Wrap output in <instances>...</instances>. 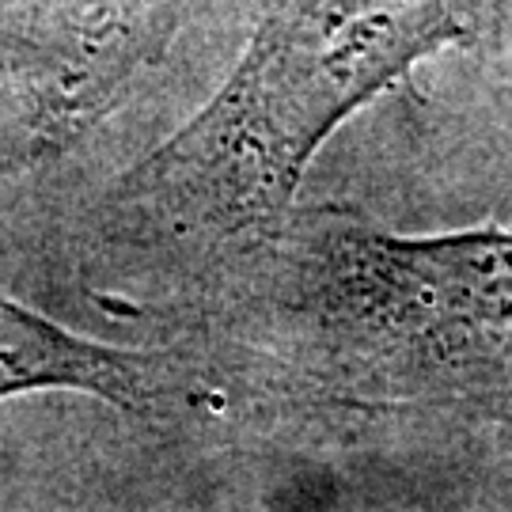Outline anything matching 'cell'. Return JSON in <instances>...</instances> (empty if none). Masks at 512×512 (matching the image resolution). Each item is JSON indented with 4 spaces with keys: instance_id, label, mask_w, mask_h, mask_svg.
I'll return each mask as SVG.
<instances>
[{
    "instance_id": "1",
    "label": "cell",
    "mask_w": 512,
    "mask_h": 512,
    "mask_svg": "<svg viewBox=\"0 0 512 512\" xmlns=\"http://www.w3.org/2000/svg\"><path fill=\"white\" fill-rule=\"evenodd\" d=\"M463 35L459 0H274L224 88L133 171L129 194L171 236L277 224L330 133Z\"/></svg>"
},
{
    "instance_id": "2",
    "label": "cell",
    "mask_w": 512,
    "mask_h": 512,
    "mask_svg": "<svg viewBox=\"0 0 512 512\" xmlns=\"http://www.w3.org/2000/svg\"><path fill=\"white\" fill-rule=\"evenodd\" d=\"M330 255L353 342L391 376L512 387V228L429 239L349 228Z\"/></svg>"
},
{
    "instance_id": "3",
    "label": "cell",
    "mask_w": 512,
    "mask_h": 512,
    "mask_svg": "<svg viewBox=\"0 0 512 512\" xmlns=\"http://www.w3.org/2000/svg\"><path fill=\"white\" fill-rule=\"evenodd\" d=\"M171 365L160 353H129L42 319L0 296V399L42 387L88 391L129 414L164 403Z\"/></svg>"
}]
</instances>
